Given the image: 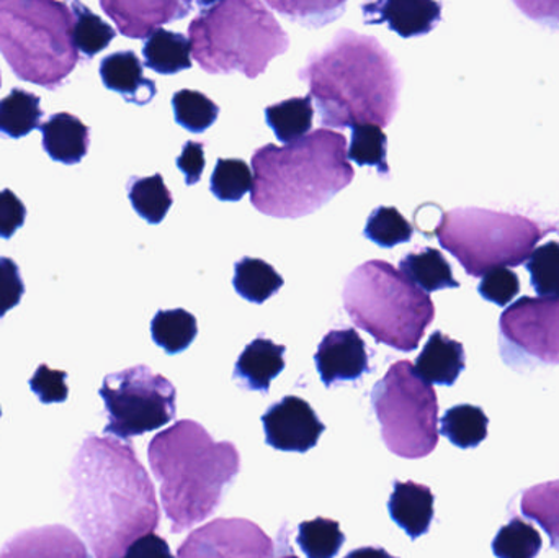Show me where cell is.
Wrapping results in <instances>:
<instances>
[{"label": "cell", "mask_w": 559, "mask_h": 558, "mask_svg": "<svg viewBox=\"0 0 559 558\" xmlns=\"http://www.w3.org/2000/svg\"><path fill=\"white\" fill-rule=\"evenodd\" d=\"M298 78L306 82L328 130L391 124L400 110L403 74L374 36L342 28L321 51H312Z\"/></svg>", "instance_id": "obj_2"}, {"label": "cell", "mask_w": 559, "mask_h": 558, "mask_svg": "<svg viewBox=\"0 0 559 558\" xmlns=\"http://www.w3.org/2000/svg\"><path fill=\"white\" fill-rule=\"evenodd\" d=\"M288 541L285 539V543L282 544V550H280V546H275V556L274 558H298L292 550L288 549Z\"/></svg>", "instance_id": "obj_47"}, {"label": "cell", "mask_w": 559, "mask_h": 558, "mask_svg": "<svg viewBox=\"0 0 559 558\" xmlns=\"http://www.w3.org/2000/svg\"><path fill=\"white\" fill-rule=\"evenodd\" d=\"M25 294V284L20 269L10 258H0V318L20 304Z\"/></svg>", "instance_id": "obj_42"}, {"label": "cell", "mask_w": 559, "mask_h": 558, "mask_svg": "<svg viewBox=\"0 0 559 558\" xmlns=\"http://www.w3.org/2000/svg\"><path fill=\"white\" fill-rule=\"evenodd\" d=\"M43 110L38 95L23 88H12L5 98L0 100V134L3 136H26L36 128L41 127Z\"/></svg>", "instance_id": "obj_27"}, {"label": "cell", "mask_w": 559, "mask_h": 558, "mask_svg": "<svg viewBox=\"0 0 559 558\" xmlns=\"http://www.w3.org/2000/svg\"><path fill=\"white\" fill-rule=\"evenodd\" d=\"M365 238L371 239L384 249L409 242L413 239L414 228L400 210L394 206H378L368 216L364 231Z\"/></svg>", "instance_id": "obj_38"}, {"label": "cell", "mask_w": 559, "mask_h": 558, "mask_svg": "<svg viewBox=\"0 0 559 558\" xmlns=\"http://www.w3.org/2000/svg\"><path fill=\"white\" fill-rule=\"evenodd\" d=\"M0 558H88V554L71 530L55 524L15 534L0 549Z\"/></svg>", "instance_id": "obj_17"}, {"label": "cell", "mask_w": 559, "mask_h": 558, "mask_svg": "<svg viewBox=\"0 0 559 558\" xmlns=\"http://www.w3.org/2000/svg\"><path fill=\"white\" fill-rule=\"evenodd\" d=\"M72 15H74V45L85 58H94L98 52L104 51L111 39L117 36L114 26L95 15L88 7L81 2L71 3Z\"/></svg>", "instance_id": "obj_32"}, {"label": "cell", "mask_w": 559, "mask_h": 558, "mask_svg": "<svg viewBox=\"0 0 559 558\" xmlns=\"http://www.w3.org/2000/svg\"><path fill=\"white\" fill-rule=\"evenodd\" d=\"M525 268L531 272L532 287L540 297H559V242L535 248Z\"/></svg>", "instance_id": "obj_39"}, {"label": "cell", "mask_w": 559, "mask_h": 558, "mask_svg": "<svg viewBox=\"0 0 559 558\" xmlns=\"http://www.w3.org/2000/svg\"><path fill=\"white\" fill-rule=\"evenodd\" d=\"M251 203L274 218H302L331 202L355 177L347 141L319 128L286 146L265 144L252 154Z\"/></svg>", "instance_id": "obj_4"}, {"label": "cell", "mask_w": 559, "mask_h": 558, "mask_svg": "<svg viewBox=\"0 0 559 558\" xmlns=\"http://www.w3.org/2000/svg\"><path fill=\"white\" fill-rule=\"evenodd\" d=\"M174 115L180 127L192 133H203L218 120L219 107L202 92H176L173 97Z\"/></svg>", "instance_id": "obj_36"}, {"label": "cell", "mask_w": 559, "mask_h": 558, "mask_svg": "<svg viewBox=\"0 0 559 558\" xmlns=\"http://www.w3.org/2000/svg\"><path fill=\"white\" fill-rule=\"evenodd\" d=\"M275 543L252 521L215 520L189 534L176 558H274Z\"/></svg>", "instance_id": "obj_12"}, {"label": "cell", "mask_w": 559, "mask_h": 558, "mask_svg": "<svg viewBox=\"0 0 559 558\" xmlns=\"http://www.w3.org/2000/svg\"><path fill=\"white\" fill-rule=\"evenodd\" d=\"M400 271L407 281L413 282L426 294L460 287V282L453 278L452 265L447 262L439 249L424 248L411 252L401 261Z\"/></svg>", "instance_id": "obj_24"}, {"label": "cell", "mask_w": 559, "mask_h": 558, "mask_svg": "<svg viewBox=\"0 0 559 558\" xmlns=\"http://www.w3.org/2000/svg\"><path fill=\"white\" fill-rule=\"evenodd\" d=\"M436 497L426 485L416 482H394V491L388 501L391 520L411 537L429 533L433 520Z\"/></svg>", "instance_id": "obj_19"}, {"label": "cell", "mask_w": 559, "mask_h": 558, "mask_svg": "<svg viewBox=\"0 0 559 558\" xmlns=\"http://www.w3.org/2000/svg\"><path fill=\"white\" fill-rule=\"evenodd\" d=\"M342 300L355 327L401 353L416 351L436 320L430 295L380 259L352 271L345 278Z\"/></svg>", "instance_id": "obj_6"}, {"label": "cell", "mask_w": 559, "mask_h": 558, "mask_svg": "<svg viewBox=\"0 0 559 558\" xmlns=\"http://www.w3.org/2000/svg\"><path fill=\"white\" fill-rule=\"evenodd\" d=\"M128 197L141 218L151 225H159L174 205L173 193L164 183L163 176L131 177L128 182Z\"/></svg>", "instance_id": "obj_31"}, {"label": "cell", "mask_w": 559, "mask_h": 558, "mask_svg": "<svg viewBox=\"0 0 559 558\" xmlns=\"http://www.w3.org/2000/svg\"><path fill=\"white\" fill-rule=\"evenodd\" d=\"M296 543L308 558H334L341 553L345 536L337 521L316 518L299 524Z\"/></svg>", "instance_id": "obj_33"}, {"label": "cell", "mask_w": 559, "mask_h": 558, "mask_svg": "<svg viewBox=\"0 0 559 558\" xmlns=\"http://www.w3.org/2000/svg\"><path fill=\"white\" fill-rule=\"evenodd\" d=\"M69 478L72 517L95 558H123L159 526L156 488L130 442L88 436Z\"/></svg>", "instance_id": "obj_1"}, {"label": "cell", "mask_w": 559, "mask_h": 558, "mask_svg": "<svg viewBox=\"0 0 559 558\" xmlns=\"http://www.w3.org/2000/svg\"><path fill=\"white\" fill-rule=\"evenodd\" d=\"M542 546L540 533L527 521L514 517L496 534L492 553L498 558H537Z\"/></svg>", "instance_id": "obj_34"}, {"label": "cell", "mask_w": 559, "mask_h": 558, "mask_svg": "<svg viewBox=\"0 0 559 558\" xmlns=\"http://www.w3.org/2000/svg\"><path fill=\"white\" fill-rule=\"evenodd\" d=\"M43 147L56 163H81L91 146V130L74 115L56 114L41 124Z\"/></svg>", "instance_id": "obj_22"}, {"label": "cell", "mask_w": 559, "mask_h": 558, "mask_svg": "<svg viewBox=\"0 0 559 558\" xmlns=\"http://www.w3.org/2000/svg\"><path fill=\"white\" fill-rule=\"evenodd\" d=\"M361 12L368 25L386 23L403 38L427 35L442 20V5L432 0H381L365 3Z\"/></svg>", "instance_id": "obj_16"}, {"label": "cell", "mask_w": 559, "mask_h": 558, "mask_svg": "<svg viewBox=\"0 0 559 558\" xmlns=\"http://www.w3.org/2000/svg\"><path fill=\"white\" fill-rule=\"evenodd\" d=\"M105 87L123 95L128 104L147 105L157 94L156 82L144 75V66L136 52L118 51L100 62Z\"/></svg>", "instance_id": "obj_18"}, {"label": "cell", "mask_w": 559, "mask_h": 558, "mask_svg": "<svg viewBox=\"0 0 559 558\" xmlns=\"http://www.w3.org/2000/svg\"><path fill=\"white\" fill-rule=\"evenodd\" d=\"M371 408L381 426V439L397 458L424 459L439 444V402L409 360L390 367L371 392Z\"/></svg>", "instance_id": "obj_9"}, {"label": "cell", "mask_w": 559, "mask_h": 558, "mask_svg": "<svg viewBox=\"0 0 559 558\" xmlns=\"http://www.w3.org/2000/svg\"><path fill=\"white\" fill-rule=\"evenodd\" d=\"M269 127L275 131V136L283 146L301 140L311 133L314 105L311 95L288 98L265 108Z\"/></svg>", "instance_id": "obj_25"}, {"label": "cell", "mask_w": 559, "mask_h": 558, "mask_svg": "<svg viewBox=\"0 0 559 558\" xmlns=\"http://www.w3.org/2000/svg\"><path fill=\"white\" fill-rule=\"evenodd\" d=\"M388 136L377 124H357L352 128L350 146L347 150L348 161L358 166L377 167L381 177L390 176L386 161Z\"/></svg>", "instance_id": "obj_35"}, {"label": "cell", "mask_w": 559, "mask_h": 558, "mask_svg": "<svg viewBox=\"0 0 559 558\" xmlns=\"http://www.w3.org/2000/svg\"><path fill=\"white\" fill-rule=\"evenodd\" d=\"M499 347L515 370L559 366V297H522L499 320Z\"/></svg>", "instance_id": "obj_11"}, {"label": "cell", "mask_w": 559, "mask_h": 558, "mask_svg": "<svg viewBox=\"0 0 559 558\" xmlns=\"http://www.w3.org/2000/svg\"><path fill=\"white\" fill-rule=\"evenodd\" d=\"M98 393L108 415L105 435L123 441L156 431L176 418V387L147 366L110 373Z\"/></svg>", "instance_id": "obj_10"}, {"label": "cell", "mask_w": 559, "mask_h": 558, "mask_svg": "<svg viewBox=\"0 0 559 558\" xmlns=\"http://www.w3.org/2000/svg\"><path fill=\"white\" fill-rule=\"evenodd\" d=\"M147 459L174 534L193 530L215 514L225 488L241 471L238 448L213 441L200 423L190 419L154 436Z\"/></svg>", "instance_id": "obj_3"}, {"label": "cell", "mask_w": 559, "mask_h": 558, "mask_svg": "<svg viewBox=\"0 0 559 558\" xmlns=\"http://www.w3.org/2000/svg\"><path fill=\"white\" fill-rule=\"evenodd\" d=\"M314 363L328 389L335 383L355 382L370 372L367 346L354 328L329 331L319 344Z\"/></svg>", "instance_id": "obj_14"}, {"label": "cell", "mask_w": 559, "mask_h": 558, "mask_svg": "<svg viewBox=\"0 0 559 558\" xmlns=\"http://www.w3.org/2000/svg\"><path fill=\"white\" fill-rule=\"evenodd\" d=\"M68 373L61 370H51L48 366L38 367L35 376L29 380L33 393L38 396L39 402L46 403H62L68 399V385H66Z\"/></svg>", "instance_id": "obj_41"}, {"label": "cell", "mask_w": 559, "mask_h": 558, "mask_svg": "<svg viewBox=\"0 0 559 558\" xmlns=\"http://www.w3.org/2000/svg\"><path fill=\"white\" fill-rule=\"evenodd\" d=\"M262 425L271 448L299 454L314 449L325 431L314 409L299 396H285L272 405L262 416Z\"/></svg>", "instance_id": "obj_13"}, {"label": "cell", "mask_w": 559, "mask_h": 558, "mask_svg": "<svg viewBox=\"0 0 559 558\" xmlns=\"http://www.w3.org/2000/svg\"><path fill=\"white\" fill-rule=\"evenodd\" d=\"M345 558H400L390 556L384 549L380 547H361V549L352 550Z\"/></svg>", "instance_id": "obj_46"}, {"label": "cell", "mask_w": 559, "mask_h": 558, "mask_svg": "<svg viewBox=\"0 0 559 558\" xmlns=\"http://www.w3.org/2000/svg\"><path fill=\"white\" fill-rule=\"evenodd\" d=\"M0 85H2V79H0Z\"/></svg>", "instance_id": "obj_48"}, {"label": "cell", "mask_w": 559, "mask_h": 558, "mask_svg": "<svg viewBox=\"0 0 559 558\" xmlns=\"http://www.w3.org/2000/svg\"><path fill=\"white\" fill-rule=\"evenodd\" d=\"M144 66L159 74H176L192 68V45L182 33L159 28L143 46Z\"/></svg>", "instance_id": "obj_23"}, {"label": "cell", "mask_w": 559, "mask_h": 558, "mask_svg": "<svg viewBox=\"0 0 559 558\" xmlns=\"http://www.w3.org/2000/svg\"><path fill=\"white\" fill-rule=\"evenodd\" d=\"M210 190L222 202H239L254 186V174L242 159H218Z\"/></svg>", "instance_id": "obj_37"}, {"label": "cell", "mask_w": 559, "mask_h": 558, "mask_svg": "<svg viewBox=\"0 0 559 558\" xmlns=\"http://www.w3.org/2000/svg\"><path fill=\"white\" fill-rule=\"evenodd\" d=\"M74 15L58 0H0V52L16 78L55 91L78 66Z\"/></svg>", "instance_id": "obj_7"}, {"label": "cell", "mask_w": 559, "mask_h": 558, "mask_svg": "<svg viewBox=\"0 0 559 558\" xmlns=\"http://www.w3.org/2000/svg\"><path fill=\"white\" fill-rule=\"evenodd\" d=\"M189 25L192 58L209 74L242 72L255 79L289 48L274 13L259 0L200 2Z\"/></svg>", "instance_id": "obj_5"}, {"label": "cell", "mask_w": 559, "mask_h": 558, "mask_svg": "<svg viewBox=\"0 0 559 558\" xmlns=\"http://www.w3.org/2000/svg\"><path fill=\"white\" fill-rule=\"evenodd\" d=\"M151 334L154 343L167 354H179L195 341L199 324L197 318L182 308L160 310L151 321Z\"/></svg>", "instance_id": "obj_30"}, {"label": "cell", "mask_w": 559, "mask_h": 558, "mask_svg": "<svg viewBox=\"0 0 559 558\" xmlns=\"http://www.w3.org/2000/svg\"><path fill=\"white\" fill-rule=\"evenodd\" d=\"M102 10L114 20L118 32L128 38H150L174 20L186 19L192 2L183 0H102Z\"/></svg>", "instance_id": "obj_15"}, {"label": "cell", "mask_w": 559, "mask_h": 558, "mask_svg": "<svg viewBox=\"0 0 559 558\" xmlns=\"http://www.w3.org/2000/svg\"><path fill=\"white\" fill-rule=\"evenodd\" d=\"M123 558H174V556L167 541L153 533L131 544Z\"/></svg>", "instance_id": "obj_45"}, {"label": "cell", "mask_w": 559, "mask_h": 558, "mask_svg": "<svg viewBox=\"0 0 559 558\" xmlns=\"http://www.w3.org/2000/svg\"><path fill=\"white\" fill-rule=\"evenodd\" d=\"M236 292L252 304L262 305L274 297L285 285L282 275L262 259L242 258L236 262L235 278Z\"/></svg>", "instance_id": "obj_26"}, {"label": "cell", "mask_w": 559, "mask_h": 558, "mask_svg": "<svg viewBox=\"0 0 559 558\" xmlns=\"http://www.w3.org/2000/svg\"><path fill=\"white\" fill-rule=\"evenodd\" d=\"M521 511L548 534L551 547L559 553V480L527 488L522 494Z\"/></svg>", "instance_id": "obj_29"}, {"label": "cell", "mask_w": 559, "mask_h": 558, "mask_svg": "<svg viewBox=\"0 0 559 558\" xmlns=\"http://www.w3.org/2000/svg\"><path fill=\"white\" fill-rule=\"evenodd\" d=\"M285 346H278L262 336L258 337L239 356L235 367V380L252 392L267 393L272 380L285 369Z\"/></svg>", "instance_id": "obj_21"}, {"label": "cell", "mask_w": 559, "mask_h": 558, "mask_svg": "<svg viewBox=\"0 0 559 558\" xmlns=\"http://www.w3.org/2000/svg\"><path fill=\"white\" fill-rule=\"evenodd\" d=\"M478 292L486 301L508 307L521 292V281L509 268L492 269L483 275Z\"/></svg>", "instance_id": "obj_40"}, {"label": "cell", "mask_w": 559, "mask_h": 558, "mask_svg": "<svg viewBox=\"0 0 559 558\" xmlns=\"http://www.w3.org/2000/svg\"><path fill=\"white\" fill-rule=\"evenodd\" d=\"M205 166V143L187 141L183 144L182 153L177 157V167L186 176L187 186H195V183L200 182Z\"/></svg>", "instance_id": "obj_44"}, {"label": "cell", "mask_w": 559, "mask_h": 558, "mask_svg": "<svg viewBox=\"0 0 559 558\" xmlns=\"http://www.w3.org/2000/svg\"><path fill=\"white\" fill-rule=\"evenodd\" d=\"M489 418L479 406L459 405L440 419V435L460 449L478 448L488 438Z\"/></svg>", "instance_id": "obj_28"}, {"label": "cell", "mask_w": 559, "mask_h": 558, "mask_svg": "<svg viewBox=\"0 0 559 558\" xmlns=\"http://www.w3.org/2000/svg\"><path fill=\"white\" fill-rule=\"evenodd\" d=\"M436 235L466 274L483 277L492 269L518 268L527 262L547 228L514 213L455 209L443 213Z\"/></svg>", "instance_id": "obj_8"}, {"label": "cell", "mask_w": 559, "mask_h": 558, "mask_svg": "<svg viewBox=\"0 0 559 558\" xmlns=\"http://www.w3.org/2000/svg\"><path fill=\"white\" fill-rule=\"evenodd\" d=\"M26 209L10 189L0 192V238L10 239L25 225Z\"/></svg>", "instance_id": "obj_43"}, {"label": "cell", "mask_w": 559, "mask_h": 558, "mask_svg": "<svg viewBox=\"0 0 559 558\" xmlns=\"http://www.w3.org/2000/svg\"><path fill=\"white\" fill-rule=\"evenodd\" d=\"M465 347L459 341L450 340L436 331L417 356L414 370L430 385L452 387L465 370Z\"/></svg>", "instance_id": "obj_20"}]
</instances>
